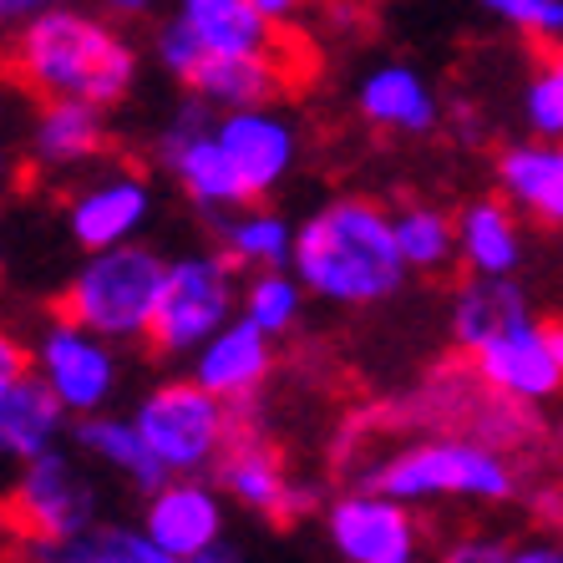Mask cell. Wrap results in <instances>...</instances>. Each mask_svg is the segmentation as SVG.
Segmentation results:
<instances>
[{"label":"cell","instance_id":"cell-34","mask_svg":"<svg viewBox=\"0 0 563 563\" xmlns=\"http://www.w3.org/2000/svg\"><path fill=\"white\" fill-rule=\"evenodd\" d=\"M163 0H97V11H107L118 26H132V21H153Z\"/></svg>","mask_w":563,"mask_h":563},{"label":"cell","instance_id":"cell-39","mask_svg":"<svg viewBox=\"0 0 563 563\" xmlns=\"http://www.w3.org/2000/svg\"><path fill=\"white\" fill-rule=\"evenodd\" d=\"M188 563H244V559H239V549H229V543H223V549L203 553V559H188Z\"/></svg>","mask_w":563,"mask_h":563},{"label":"cell","instance_id":"cell-24","mask_svg":"<svg viewBox=\"0 0 563 563\" xmlns=\"http://www.w3.org/2000/svg\"><path fill=\"white\" fill-rule=\"evenodd\" d=\"M21 563H178L143 523H97L66 538H21Z\"/></svg>","mask_w":563,"mask_h":563},{"label":"cell","instance_id":"cell-8","mask_svg":"<svg viewBox=\"0 0 563 563\" xmlns=\"http://www.w3.org/2000/svg\"><path fill=\"white\" fill-rule=\"evenodd\" d=\"M11 523L21 538H66L102 523V498L77 446H52L15 467Z\"/></svg>","mask_w":563,"mask_h":563},{"label":"cell","instance_id":"cell-14","mask_svg":"<svg viewBox=\"0 0 563 563\" xmlns=\"http://www.w3.org/2000/svg\"><path fill=\"white\" fill-rule=\"evenodd\" d=\"M219 143L229 153V163L239 168L254 203L275 194L300 163V128L279 102L219 112Z\"/></svg>","mask_w":563,"mask_h":563},{"label":"cell","instance_id":"cell-3","mask_svg":"<svg viewBox=\"0 0 563 563\" xmlns=\"http://www.w3.org/2000/svg\"><path fill=\"white\" fill-rule=\"evenodd\" d=\"M361 487L391 493L411 508H437V503H508L518 493V472L503 457V446L483 442L472 432H432L417 442L396 446L391 457L361 477Z\"/></svg>","mask_w":563,"mask_h":563},{"label":"cell","instance_id":"cell-20","mask_svg":"<svg viewBox=\"0 0 563 563\" xmlns=\"http://www.w3.org/2000/svg\"><path fill=\"white\" fill-rule=\"evenodd\" d=\"M493 184L523 219L563 229V137L508 143L493 163Z\"/></svg>","mask_w":563,"mask_h":563},{"label":"cell","instance_id":"cell-1","mask_svg":"<svg viewBox=\"0 0 563 563\" xmlns=\"http://www.w3.org/2000/svg\"><path fill=\"white\" fill-rule=\"evenodd\" d=\"M11 77L41 102H92L112 112L128 102L143 71L137 41L107 11L52 5L11 26Z\"/></svg>","mask_w":563,"mask_h":563},{"label":"cell","instance_id":"cell-18","mask_svg":"<svg viewBox=\"0 0 563 563\" xmlns=\"http://www.w3.org/2000/svg\"><path fill=\"white\" fill-rule=\"evenodd\" d=\"M71 421L77 417L62 407V396L36 371H21V376L0 380V457L11 462V467L62 446L66 432H71Z\"/></svg>","mask_w":563,"mask_h":563},{"label":"cell","instance_id":"cell-33","mask_svg":"<svg viewBox=\"0 0 563 563\" xmlns=\"http://www.w3.org/2000/svg\"><path fill=\"white\" fill-rule=\"evenodd\" d=\"M512 549L518 543H508L498 533H457L442 543L437 563H512Z\"/></svg>","mask_w":563,"mask_h":563},{"label":"cell","instance_id":"cell-6","mask_svg":"<svg viewBox=\"0 0 563 563\" xmlns=\"http://www.w3.org/2000/svg\"><path fill=\"white\" fill-rule=\"evenodd\" d=\"M239 295H244V279L223 250H194L168 260V285H163L153 335H147L153 351L194 355L239 314Z\"/></svg>","mask_w":563,"mask_h":563},{"label":"cell","instance_id":"cell-37","mask_svg":"<svg viewBox=\"0 0 563 563\" xmlns=\"http://www.w3.org/2000/svg\"><path fill=\"white\" fill-rule=\"evenodd\" d=\"M52 5H71V0H0V21H5V26H21V21L52 11Z\"/></svg>","mask_w":563,"mask_h":563},{"label":"cell","instance_id":"cell-29","mask_svg":"<svg viewBox=\"0 0 563 563\" xmlns=\"http://www.w3.org/2000/svg\"><path fill=\"white\" fill-rule=\"evenodd\" d=\"M305 300H310V289H305V279L295 275V269H254V275H244L239 314H244L250 325H260L264 335L285 341L289 330L300 325Z\"/></svg>","mask_w":563,"mask_h":563},{"label":"cell","instance_id":"cell-31","mask_svg":"<svg viewBox=\"0 0 563 563\" xmlns=\"http://www.w3.org/2000/svg\"><path fill=\"white\" fill-rule=\"evenodd\" d=\"M203 56H209V52H203V41H198L194 31L178 21V15H168V21L153 31V62L163 66L173 81H184V87H188V77L198 71V62H203Z\"/></svg>","mask_w":563,"mask_h":563},{"label":"cell","instance_id":"cell-26","mask_svg":"<svg viewBox=\"0 0 563 563\" xmlns=\"http://www.w3.org/2000/svg\"><path fill=\"white\" fill-rule=\"evenodd\" d=\"M213 223V239H219V250L244 269H289L295 260V234H300V223H289L279 209H264V203H244V209L223 213V219H209Z\"/></svg>","mask_w":563,"mask_h":563},{"label":"cell","instance_id":"cell-30","mask_svg":"<svg viewBox=\"0 0 563 563\" xmlns=\"http://www.w3.org/2000/svg\"><path fill=\"white\" fill-rule=\"evenodd\" d=\"M493 21L528 36L533 46H559L563 41V0H477Z\"/></svg>","mask_w":563,"mask_h":563},{"label":"cell","instance_id":"cell-35","mask_svg":"<svg viewBox=\"0 0 563 563\" xmlns=\"http://www.w3.org/2000/svg\"><path fill=\"white\" fill-rule=\"evenodd\" d=\"M260 5V15L269 21L275 31H285V26H295L305 11H310V0H254Z\"/></svg>","mask_w":563,"mask_h":563},{"label":"cell","instance_id":"cell-28","mask_svg":"<svg viewBox=\"0 0 563 563\" xmlns=\"http://www.w3.org/2000/svg\"><path fill=\"white\" fill-rule=\"evenodd\" d=\"M391 223L411 275H446L457 264V213L437 209V203H401L391 209Z\"/></svg>","mask_w":563,"mask_h":563},{"label":"cell","instance_id":"cell-9","mask_svg":"<svg viewBox=\"0 0 563 563\" xmlns=\"http://www.w3.org/2000/svg\"><path fill=\"white\" fill-rule=\"evenodd\" d=\"M31 371H36L71 417H97L112 407V396L122 386V361L118 341H107L81 320L56 310L46 325L31 335Z\"/></svg>","mask_w":563,"mask_h":563},{"label":"cell","instance_id":"cell-11","mask_svg":"<svg viewBox=\"0 0 563 563\" xmlns=\"http://www.w3.org/2000/svg\"><path fill=\"white\" fill-rule=\"evenodd\" d=\"M325 538L341 563H421L417 508L376 487H351L330 503Z\"/></svg>","mask_w":563,"mask_h":563},{"label":"cell","instance_id":"cell-25","mask_svg":"<svg viewBox=\"0 0 563 563\" xmlns=\"http://www.w3.org/2000/svg\"><path fill=\"white\" fill-rule=\"evenodd\" d=\"M518 314H528V295L518 279L467 275L457 289H452L446 330H452V345H457L462 355H472L483 341H493L503 325H512Z\"/></svg>","mask_w":563,"mask_h":563},{"label":"cell","instance_id":"cell-40","mask_svg":"<svg viewBox=\"0 0 563 563\" xmlns=\"http://www.w3.org/2000/svg\"><path fill=\"white\" fill-rule=\"evenodd\" d=\"M553 335H559V355H563V325H553Z\"/></svg>","mask_w":563,"mask_h":563},{"label":"cell","instance_id":"cell-12","mask_svg":"<svg viewBox=\"0 0 563 563\" xmlns=\"http://www.w3.org/2000/svg\"><path fill=\"white\" fill-rule=\"evenodd\" d=\"M62 219L81 254L132 244V239L147 229V219H153V184H147L137 168H128V163L97 168L92 178H81V184L66 194Z\"/></svg>","mask_w":563,"mask_h":563},{"label":"cell","instance_id":"cell-21","mask_svg":"<svg viewBox=\"0 0 563 563\" xmlns=\"http://www.w3.org/2000/svg\"><path fill=\"white\" fill-rule=\"evenodd\" d=\"M107 153V112L92 102H41L26 128V157L41 173H87Z\"/></svg>","mask_w":563,"mask_h":563},{"label":"cell","instance_id":"cell-32","mask_svg":"<svg viewBox=\"0 0 563 563\" xmlns=\"http://www.w3.org/2000/svg\"><path fill=\"white\" fill-rule=\"evenodd\" d=\"M523 122H528V137H563V87L543 66L523 87Z\"/></svg>","mask_w":563,"mask_h":563},{"label":"cell","instance_id":"cell-16","mask_svg":"<svg viewBox=\"0 0 563 563\" xmlns=\"http://www.w3.org/2000/svg\"><path fill=\"white\" fill-rule=\"evenodd\" d=\"M188 361H194L188 376H194L203 391H213L219 401H229V407H244V401H254V396L264 391V380L275 376V335H264L244 314H234V320H229L213 341L198 345Z\"/></svg>","mask_w":563,"mask_h":563},{"label":"cell","instance_id":"cell-38","mask_svg":"<svg viewBox=\"0 0 563 563\" xmlns=\"http://www.w3.org/2000/svg\"><path fill=\"white\" fill-rule=\"evenodd\" d=\"M538 66H543V71H549V77L563 87V41H559V46H543V62H538Z\"/></svg>","mask_w":563,"mask_h":563},{"label":"cell","instance_id":"cell-41","mask_svg":"<svg viewBox=\"0 0 563 563\" xmlns=\"http://www.w3.org/2000/svg\"><path fill=\"white\" fill-rule=\"evenodd\" d=\"M559 543H563V538H559Z\"/></svg>","mask_w":563,"mask_h":563},{"label":"cell","instance_id":"cell-19","mask_svg":"<svg viewBox=\"0 0 563 563\" xmlns=\"http://www.w3.org/2000/svg\"><path fill=\"white\" fill-rule=\"evenodd\" d=\"M523 260H528L523 213L512 209L503 194L467 198V203L457 209V264H462V275L518 279Z\"/></svg>","mask_w":563,"mask_h":563},{"label":"cell","instance_id":"cell-36","mask_svg":"<svg viewBox=\"0 0 563 563\" xmlns=\"http://www.w3.org/2000/svg\"><path fill=\"white\" fill-rule=\"evenodd\" d=\"M512 563H563V543H553V538H528V543L512 549Z\"/></svg>","mask_w":563,"mask_h":563},{"label":"cell","instance_id":"cell-4","mask_svg":"<svg viewBox=\"0 0 563 563\" xmlns=\"http://www.w3.org/2000/svg\"><path fill=\"white\" fill-rule=\"evenodd\" d=\"M168 285V260L153 244H118L97 250L71 269L62 289V314L81 320L107 341H147L157 320V300Z\"/></svg>","mask_w":563,"mask_h":563},{"label":"cell","instance_id":"cell-27","mask_svg":"<svg viewBox=\"0 0 563 563\" xmlns=\"http://www.w3.org/2000/svg\"><path fill=\"white\" fill-rule=\"evenodd\" d=\"M173 15L203 41L209 56L275 52V26L260 15L254 0H173Z\"/></svg>","mask_w":563,"mask_h":563},{"label":"cell","instance_id":"cell-13","mask_svg":"<svg viewBox=\"0 0 563 563\" xmlns=\"http://www.w3.org/2000/svg\"><path fill=\"white\" fill-rule=\"evenodd\" d=\"M213 483L223 487V498H234L244 512L269 523H300L320 508V487L295 477L285 457L260 437H234V446L213 467Z\"/></svg>","mask_w":563,"mask_h":563},{"label":"cell","instance_id":"cell-2","mask_svg":"<svg viewBox=\"0 0 563 563\" xmlns=\"http://www.w3.org/2000/svg\"><path fill=\"white\" fill-rule=\"evenodd\" d=\"M289 269L305 279L310 300L335 310H371L396 300L411 279V264L396 244L391 209L366 194L325 198L295 234Z\"/></svg>","mask_w":563,"mask_h":563},{"label":"cell","instance_id":"cell-17","mask_svg":"<svg viewBox=\"0 0 563 563\" xmlns=\"http://www.w3.org/2000/svg\"><path fill=\"white\" fill-rule=\"evenodd\" d=\"M355 112L376 132H396V137H427L446 122L442 97L432 92V81L421 77L411 62H380L355 81Z\"/></svg>","mask_w":563,"mask_h":563},{"label":"cell","instance_id":"cell-5","mask_svg":"<svg viewBox=\"0 0 563 563\" xmlns=\"http://www.w3.org/2000/svg\"><path fill=\"white\" fill-rule=\"evenodd\" d=\"M132 421L157 452V462L168 467V477H209L239 437L234 407L203 391L194 376L157 380L153 391L137 396Z\"/></svg>","mask_w":563,"mask_h":563},{"label":"cell","instance_id":"cell-7","mask_svg":"<svg viewBox=\"0 0 563 563\" xmlns=\"http://www.w3.org/2000/svg\"><path fill=\"white\" fill-rule=\"evenodd\" d=\"M153 153H157V163H163V173L178 184V194H184L203 219H223V213L254 203L244 178H239V168L229 163V153H223V143H219V112H213L203 97L188 92L184 102L173 107L168 128L153 137Z\"/></svg>","mask_w":563,"mask_h":563},{"label":"cell","instance_id":"cell-10","mask_svg":"<svg viewBox=\"0 0 563 563\" xmlns=\"http://www.w3.org/2000/svg\"><path fill=\"white\" fill-rule=\"evenodd\" d=\"M467 371L483 380L487 391H498L503 401H512V407H543V401H553L563 391L559 335L533 310L518 314L493 341L477 345L467 355Z\"/></svg>","mask_w":563,"mask_h":563},{"label":"cell","instance_id":"cell-15","mask_svg":"<svg viewBox=\"0 0 563 563\" xmlns=\"http://www.w3.org/2000/svg\"><path fill=\"white\" fill-rule=\"evenodd\" d=\"M143 528L157 549L178 563L223 549V528H229L223 487L209 477H168L143 503Z\"/></svg>","mask_w":563,"mask_h":563},{"label":"cell","instance_id":"cell-22","mask_svg":"<svg viewBox=\"0 0 563 563\" xmlns=\"http://www.w3.org/2000/svg\"><path fill=\"white\" fill-rule=\"evenodd\" d=\"M71 446H77L87 462L118 472L128 487H137L143 498H153L157 487L168 483V467L157 462V452L147 446V437L137 432L132 417H112V411H97V417H77L71 421Z\"/></svg>","mask_w":563,"mask_h":563},{"label":"cell","instance_id":"cell-23","mask_svg":"<svg viewBox=\"0 0 563 563\" xmlns=\"http://www.w3.org/2000/svg\"><path fill=\"white\" fill-rule=\"evenodd\" d=\"M289 87V71L275 52H244V56H203L188 77V92L203 97L213 112H239V107H269Z\"/></svg>","mask_w":563,"mask_h":563}]
</instances>
